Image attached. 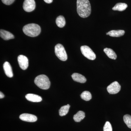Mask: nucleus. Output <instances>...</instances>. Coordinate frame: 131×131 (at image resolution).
Listing matches in <instances>:
<instances>
[{"instance_id": "nucleus-1", "label": "nucleus", "mask_w": 131, "mask_h": 131, "mask_svg": "<svg viewBox=\"0 0 131 131\" xmlns=\"http://www.w3.org/2000/svg\"><path fill=\"white\" fill-rule=\"evenodd\" d=\"M77 12L80 17L86 18L90 15L91 7L89 0H77Z\"/></svg>"}, {"instance_id": "nucleus-2", "label": "nucleus", "mask_w": 131, "mask_h": 131, "mask_svg": "<svg viewBox=\"0 0 131 131\" xmlns=\"http://www.w3.org/2000/svg\"><path fill=\"white\" fill-rule=\"evenodd\" d=\"M23 31L25 34L27 36L34 37L40 34L41 28L37 24H28L24 26Z\"/></svg>"}, {"instance_id": "nucleus-3", "label": "nucleus", "mask_w": 131, "mask_h": 131, "mask_svg": "<svg viewBox=\"0 0 131 131\" xmlns=\"http://www.w3.org/2000/svg\"><path fill=\"white\" fill-rule=\"evenodd\" d=\"M34 82L38 87L41 89L47 90L50 86V82L49 78L45 75H40L35 78Z\"/></svg>"}, {"instance_id": "nucleus-4", "label": "nucleus", "mask_w": 131, "mask_h": 131, "mask_svg": "<svg viewBox=\"0 0 131 131\" xmlns=\"http://www.w3.org/2000/svg\"><path fill=\"white\" fill-rule=\"evenodd\" d=\"M56 56L61 61H65L68 59V56L65 49L62 45L58 44L55 47Z\"/></svg>"}, {"instance_id": "nucleus-5", "label": "nucleus", "mask_w": 131, "mask_h": 131, "mask_svg": "<svg viewBox=\"0 0 131 131\" xmlns=\"http://www.w3.org/2000/svg\"><path fill=\"white\" fill-rule=\"evenodd\" d=\"M82 54L90 60H94L96 58V55L90 47L87 46H83L81 47Z\"/></svg>"}, {"instance_id": "nucleus-6", "label": "nucleus", "mask_w": 131, "mask_h": 131, "mask_svg": "<svg viewBox=\"0 0 131 131\" xmlns=\"http://www.w3.org/2000/svg\"><path fill=\"white\" fill-rule=\"evenodd\" d=\"M36 4L34 0H25L23 4V8L26 12H30L35 9Z\"/></svg>"}, {"instance_id": "nucleus-7", "label": "nucleus", "mask_w": 131, "mask_h": 131, "mask_svg": "<svg viewBox=\"0 0 131 131\" xmlns=\"http://www.w3.org/2000/svg\"><path fill=\"white\" fill-rule=\"evenodd\" d=\"M107 89L109 93L114 94L118 93L120 91L121 86L118 82L115 81L110 84L107 87Z\"/></svg>"}, {"instance_id": "nucleus-8", "label": "nucleus", "mask_w": 131, "mask_h": 131, "mask_svg": "<svg viewBox=\"0 0 131 131\" xmlns=\"http://www.w3.org/2000/svg\"><path fill=\"white\" fill-rule=\"evenodd\" d=\"M18 61L20 67L23 70H25L28 66V58L24 55H19L18 57Z\"/></svg>"}, {"instance_id": "nucleus-9", "label": "nucleus", "mask_w": 131, "mask_h": 131, "mask_svg": "<svg viewBox=\"0 0 131 131\" xmlns=\"http://www.w3.org/2000/svg\"><path fill=\"white\" fill-rule=\"evenodd\" d=\"M19 118L23 121L30 122H35L37 120V118L35 115L30 114L24 113L20 115Z\"/></svg>"}, {"instance_id": "nucleus-10", "label": "nucleus", "mask_w": 131, "mask_h": 131, "mask_svg": "<svg viewBox=\"0 0 131 131\" xmlns=\"http://www.w3.org/2000/svg\"><path fill=\"white\" fill-rule=\"evenodd\" d=\"M3 69L5 74L8 77L12 78L13 76L12 66L9 62H6L3 64Z\"/></svg>"}, {"instance_id": "nucleus-11", "label": "nucleus", "mask_w": 131, "mask_h": 131, "mask_svg": "<svg viewBox=\"0 0 131 131\" xmlns=\"http://www.w3.org/2000/svg\"><path fill=\"white\" fill-rule=\"evenodd\" d=\"M25 97L27 100L32 102H40L42 100L41 96L34 94H27L26 95Z\"/></svg>"}, {"instance_id": "nucleus-12", "label": "nucleus", "mask_w": 131, "mask_h": 131, "mask_svg": "<svg viewBox=\"0 0 131 131\" xmlns=\"http://www.w3.org/2000/svg\"><path fill=\"white\" fill-rule=\"evenodd\" d=\"M72 78L75 81L81 83H84L87 80L86 78L79 73H74L71 75Z\"/></svg>"}, {"instance_id": "nucleus-13", "label": "nucleus", "mask_w": 131, "mask_h": 131, "mask_svg": "<svg viewBox=\"0 0 131 131\" xmlns=\"http://www.w3.org/2000/svg\"><path fill=\"white\" fill-rule=\"evenodd\" d=\"M0 36L5 40H8L14 38V35L11 32L2 29L0 30Z\"/></svg>"}, {"instance_id": "nucleus-14", "label": "nucleus", "mask_w": 131, "mask_h": 131, "mask_svg": "<svg viewBox=\"0 0 131 131\" xmlns=\"http://www.w3.org/2000/svg\"><path fill=\"white\" fill-rule=\"evenodd\" d=\"M125 33V31L123 30H113L107 33L106 34L107 35H109V36L114 37H119L123 36Z\"/></svg>"}, {"instance_id": "nucleus-15", "label": "nucleus", "mask_w": 131, "mask_h": 131, "mask_svg": "<svg viewBox=\"0 0 131 131\" xmlns=\"http://www.w3.org/2000/svg\"><path fill=\"white\" fill-rule=\"evenodd\" d=\"M103 51L109 58L114 60L117 58V55L112 49L106 48L103 50Z\"/></svg>"}, {"instance_id": "nucleus-16", "label": "nucleus", "mask_w": 131, "mask_h": 131, "mask_svg": "<svg viewBox=\"0 0 131 131\" xmlns=\"http://www.w3.org/2000/svg\"><path fill=\"white\" fill-rule=\"evenodd\" d=\"M85 117V113L83 111H80L74 115L73 119L75 122H80Z\"/></svg>"}, {"instance_id": "nucleus-17", "label": "nucleus", "mask_w": 131, "mask_h": 131, "mask_svg": "<svg viewBox=\"0 0 131 131\" xmlns=\"http://www.w3.org/2000/svg\"><path fill=\"white\" fill-rule=\"evenodd\" d=\"M127 5L125 3H117L115 6L112 8L113 10L114 11H118L120 12H122L126 9L127 7Z\"/></svg>"}, {"instance_id": "nucleus-18", "label": "nucleus", "mask_w": 131, "mask_h": 131, "mask_svg": "<svg viewBox=\"0 0 131 131\" xmlns=\"http://www.w3.org/2000/svg\"><path fill=\"white\" fill-rule=\"evenodd\" d=\"M56 23L58 27L62 28L66 25L65 18L62 15L58 16L56 20Z\"/></svg>"}, {"instance_id": "nucleus-19", "label": "nucleus", "mask_w": 131, "mask_h": 131, "mask_svg": "<svg viewBox=\"0 0 131 131\" xmlns=\"http://www.w3.org/2000/svg\"><path fill=\"white\" fill-rule=\"evenodd\" d=\"M70 107V105L69 104L63 106L59 110V114L60 116H65L68 113Z\"/></svg>"}, {"instance_id": "nucleus-20", "label": "nucleus", "mask_w": 131, "mask_h": 131, "mask_svg": "<svg viewBox=\"0 0 131 131\" xmlns=\"http://www.w3.org/2000/svg\"><path fill=\"white\" fill-rule=\"evenodd\" d=\"M81 97L82 99L86 101H89L92 98L91 93L89 91H84L81 95Z\"/></svg>"}, {"instance_id": "nucleus-21", "label": "nucleus", "mask_w": 131, "mask_h": 131, "mask_svg": "<svg viewBox=\"0 0 131 131\" xmlns=\"http://www.w3.org/2000/svg\"><path fill=\"white\" fill-rule=\"evenodd\" d=\"M124 122L129 128L131 129V116L130 115L126 114L124 117Z\"/></svg>"}, {"instance_id": "nucleus-22", "label": "nucleus", "mask_w": 131, "mask_h": 131, "mask_svg": "<svg viewBox=\"0 0 131 131\" xmlns=\"http://www.w3.org/2000/svg\"><path fill=\"white\" fill-rule=\"evenodd\" d=\"M103 131H113L112 127L110 122L107 121L106 122L103 127Z\"/></svg>"}, {"instance_id": "nucleus-23", "label": "nucleus", "mask_w": 131, "mask_h": 131, "mask_svg": "<svg viewBox=\"0 0 131 131\" xmlns=\"http://www.w3.org/2000/svg\"><path fill=\"white\" fill-rule=\"evenodd\" d=\"M15 0H2V2L5 5H9L13 3Z\"/></svg>"}, {"instance_id": "nucleus-24", "label": "nucleus", "mask_w": 131, "mask_h": 131, "mask_svg": "<svg viewBox=\"0 0 131 131\" xmlns=\"http://www.w3.org/2000/svg\"><path fill=\"white\" fill-rule=\"evenodd\" d=\"M44 1L47 3H51L53 1V0H44Z\"/></svg>"}, {"instance_id": "nucleus-25", "label": "nucleus", "mask_w": 131, "mask_h": 131, "mask_svg": "<svg viewBox=\"0 0 131 131\" xmlns=\"http://www.w3.org/2000/svg\"><path fill=\"white\" fill-rule=\"evenodd\" d=\"M4 97H5V95L3 94L2 92H0V98L2 99V98H4Z\"/></svg>"}]
</instances>
